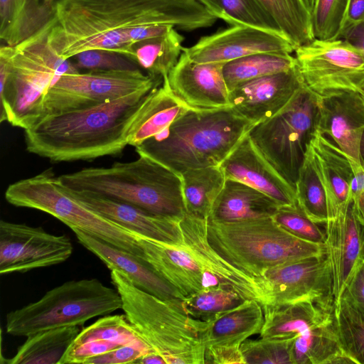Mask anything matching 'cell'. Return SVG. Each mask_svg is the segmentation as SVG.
<instances>
[{"instance_id": "obj_1", "label": "cell", "mask_w": 364, "mask_h": 364, "mask_svg": "<svg viewBox=\"0 0 364 364\" xmlns=\"http://www.w3.org/2000/svg\"><path fill=\"white\" fill-rule=\"evenodd\" d=\"M54 17L49 43L65 59L105 50L134 60L137 28L169 24L193 31L217 20L196 0H56Z\"/></svg>"}, {"instance_id": "obj_2", "label": "cell", "mask_w": 364, "mask_h": 364, "mask_svg": "<svg viewBox=\"0 0 364 364\" xmlns=\"http://www.w3.org/2000/svg\"><path fill=\"white\" fill-rule=\"evenodd\" d=\"M144 87L93 107L46 116L25 130L28 152L55 162L92 160L119 154L150 92Z\"/></svg>"}, {"instance_id": "obj_3", "label": "cell", "mask_w": 364, "mask_h": 364, "mask_svg": "<svg viewBox=\"0 0 364 364\" xmlns=\"http://www.w3.org/2000/svg\"><path fill=\"white\" fill-rule=\"evenodd\" d=\"M257 123L232 107L189 108L164 131L135 147L181 175L186 170L220 166Z\"/></svg>"}, {"instance_id": "obj_4", "label": "cell", "mask_w": 364, "mask_h": 364, "mask_svg": "<svg viewBox=\"0 0 364 364\" xmlns=\"http://www.w3.org/2000/svg\"><path fill=\"white\" fill-rule=\"evenodd\" d=\"M58 177L69 189L93 192L154 215L181 220L186 213L181 175L142 154L132 161Z\"/></svg>"}, {"instance_id": "obj_5", "label": "cell", "mask_w": 364, "mask_h": 364, "mask_svg": "<svg viewBox=\"0 0 364 364\" xmlns=\"http://www.w3.org/2000/svg\"><path fill=\"white\" fill-rule=\"evenodd\" d=\"M53 16L34 34L12 46L9 74L0 87V122L7 121L24 130L43 114L44 98L64 74L79 70L69 59L61 58L49 43Z\"/></svg>"}, {"instance_id": "obj_6", "label": "cell", "mask_w": 364, "mask_h": 364, "mask_svg": "<svg viewBox=\"0 0 364 364\" xmlns=\"http://www.w3.org/2000/svg\"><path fill=\"white\" fill-rule=\"evenodd\" d=\"M125 316L166 364H205V349L181 301L161 299L136 286L125 274L110 270Z\"/></svg>"}, {"instance_id": "obj_7", "label": "cell", "mask_w": 364, "mask_h": 364, "mask_svg": "<svg viewBox=\"0 0 364 364\" xmlns=\"http://www.w3.org/2000/svg\"><path fill=\"white\" fill-rule=\"evenodd\" d=\"M207 235L223 258L257 279L277 265L326 252L325 245L291 235L272 217L231 222L208 220Z\"/></svg>"}, {"instance_id": "obj_8", "label": "cell", "mask_w": 364, "mask_h": 364, "mask_svg": "<svg viewBox=\"0 0 364 364\" xmlns=\"http://www.w3.org/2000/svg\"><path fill=\"white\" fill-rule=\"evenodd\" d=\"M122 307L117 290L97 279L68 281L47 291L40 299L9 312L6 332L25 336L63 326H79L97 316Z\"/></svg>"}, {"instance_id": "obj_9", "label": "cell", "mask_w": 364, "mask_h": 364, "mask_svg": "<svg viewBox=\"0 0 364 364\" xmlns=\"http://www.w3.org/2000/svg\"><path fill=\"white\" fill-rule=\"evenodd\" d=\"M5 198L14 206L45 212L72 230H80L143 259L138 241L140 234L107 219L77 200L51 169L9 185Z\"/></svg>"}, {"instance_id": "obj_10", "label": "cell", "mask_w": 364, "mask_h": 364, "mask_svg": "<svg viewBox=\"0 0 364 364\" xmlns=\"http://www.w3.org/2000/svg\"><path fill=\"white\" fill-rule=\"evenodd\" d=\"M317 114L318 95L304 83L279 112L248 132L257 149L294 191L316 132Z\"/></svg>"}, {"instance_id": "obj_11", "label": "cell", "mask_w": 364, "mask_h": 364, "mask_svg": "<svg viewBox=\"0 0 364 364\" xmlns=\"http://www.w3.org/2000/svg\"><path fill=\"white\" fill-rule=\"evenodd\" d=\"M162 83L163 78L152 77L141 69L92 70L84 73L64 74L46 95L41 119L51 114L93 107L144 87Z\"/></svg>"}, {"instance_id": "obj_12", "label": "cell", "mask_w": 364, "mask_h": 364, "mask_svg": "<svg viewBox=\"0 0 364 364\" xmlns=\"http://www.w3.org/2000/svg\"><path fill=\"white\" fill-rule=\"evenodd\" d=\"M294 52L304 83L317 95L352 91L364 97V55L346 40L314 38Z\"/></svg>"}, {"instance_id": "obj_13", "label": "cell", "mask_w": 364, "mask_h": 364, "mask_svg": "<svg viewBox=\"0 0 364 364\" xmlns=\"http://www.w3.org/2000/svg\"><path fill=\"white\" fill-rule=\"evenodd\" d=\"M257 280L262 291V306L333 299L326 252L273 267Z\"/></svg>"}, {"instance_id": "obj_14", "label": "cell", "mask_w": 364, "mask_h": 364, "mask_svg": "<svg viewBox=\"0 0 364 364\" xmlns=\"http://www.w3.org/2000/svg\"><path fill=\"white\" fill-rule=\"evenodd\" d=\"M65 235H53L41 227L0 221V274L26 272L60 264L72 255Z\"/></svg>"}, {"instance_id": "obj_15", "label": "cell", "mask_w": 364, "mask_h": 364, "mask_svg": "<svg viewBox=\"0 0 364 364\" xmlns=\"http://www.w3.org/2000/svg\"><path fill=\"white\" fill-rule=\"evenodd\" d=\"M295 47L285 37L247 26H232L199 41L183 51L198 63H221L259 53H291Z\"/></svg>"}, {"instance_id": "obj_16", "label": "cell", "mask_w": 364, "mask_h": 364, "mask_svg": "<svg viewBox=\"0 0 364 364\" xmlns=\"http://www.w3.org/2000/svg\"><path fill=\"white\" fill-rule=\"evenodd\" d=\"M208 219L186 213L180 221L183 247L189 252L206 277V285L223 284L244 299L262 302V291L257 278L234 267L210 244L207 235Z\"/></svg>"}, {"instance_id": "obj_17", "label": "cell", "mask_w": 364, "mask_h": 364, "mask_svg": "<svg viewBox=\"0 0 364 364\" xmlns=\"http://www.w3.org/2000/svg\"><path fill=\"white\" fill-rule=\"evenodd\" d=\"M223 65L195 62L183 51L177 64L163 81L172 94L190 108L212 109L231 107Z\"/></svg>"}, {"instance_id": "obj_18", "label": "cell", "mask_w": 364, "mask_h": 364, "mask_svg": "<svg viewBox=\"0 0 364 364\" xmlns=\"http://www.w3.org/2000/svg\"><path fill=\"white\" fill-rule=\"evenodd\" d=\"M325 225L332 295L333 302H336L364 261V227L354 210L352 200L347 210L328 217Z\"/></svg>"}, {"instance_id": "obj_19", "label": "cell", "mask_w": 364, "mask_h": 364, "mask_svg": "<svg viewBox=\"0 0 364 364\" xmlns=\"http://www.w3.org/2000/svg\"><path fill=\"white\" fill-rule=\"evenodd\" d=\"M316 132L326 136L351 159L360 163L364 132V97L341 91L318 95Z\"/></svg>"}, {"instance_id": "obj_20", "label": "cell", "mask_w": 364, "mask_h": 364, "mask_svg": "<svg viewBox=\"0 0 364 364\" xmlns=\"http://www.w3.org/2000/svg\"><path fill=\"white\" fill-rule=\"evenodd\" d=\"M304 84L297 65L289 70L244 82L229 91L230 106L255 123L279 112Z\"/></svg>"}, {"instance_id": "obj_21", "label": "cell", "mask_w": 364, "mask_h": 364, "mask_svg": "<svg viewBox=\"0 0 364 364\" xmlns=\"http://www.w3.org/2000/svg\"><path fill=\"white\" fill-rule=\"evenodd\" d=\"M226 179L248 185L282 206L297 205L294 189L257 149L247 133L220 164Z\"/></svg>"}, {"instance_id": "obj_22", "label": "cell", "mask_w": 364, "mask_h": 364, "mask_svg": "<svg viewBox=\"0 0 364 364\" xmlns=\"http://www.w3.org/2000/svg\"><path fill=\"white\" fill-rule=\"evenodd\" d=\"M65 188L86 206L127 229L171 245H183L181 220L154 215L136 206L93 192Z\"/></svg>"}, {"instance_id": "obj_23", "label": "cell", "mask_w": 364, "mask_h": 364, "mask_svg": "<svg viewBox=\"0 0 364 364\" xmlns=\"http://www.w3.org/2000/svg\"><path fill=\"white\" fill-rule=\"evenodd\" d=\"M144 342L124 314H108L80 331L60 364H89L119 348Z\"/></svg>"}, {"instance_id": "obj_24", "label": "cell", "mask_w": 364, "mask_h": 364, "mask_svg": "<svg viewBox=\"0 0 364 364\" xmlns=\"http://www.w3.org/2000/svg\"><path fill=\"white\" fill-rule=\"evenodd\" d=\"M205 349L223 346H241L249 337L259 334L264 322L261 304L246 299L240 304L216 314L208 320L189 316Z\"/></svg>"}, {"instance_id": "obj_25", "label": "cell", "mask_w": 364, "mask_h": 364, "mask_svg": "<svg viewBox=\"0 0 364 364\" xmlns=\"http://www.w3.org/2000/svg\"><path fill=\"white\" fill-rule=\"evenodd\" d=\"M143 259L184 297L205 287V274L183 245L178 247L140 235Z\"/></svg>"}, {"instance_id": "obj_26", "label": "cell", "mask_w": 364, "mask_h": 364, "mask_svg": "<svg viewBox=\"0 0 364 364\" xmlns=\"http://www.w3.org/2000/svg\"><path fill=\"white\" fill-rule=\"evenodd\" d=\"M77 241L110 269L127 275L139 288L161 299L178 301L185 297L161 278L142 259L80 230H73Z\"/></svg>"}, {"instance_id": "obj_27", "label": "cell", "mask_w": 364, "mask_h": 364, "mask_svg": "<svg viewBox=\"0 0 364 364\" xmlns=\"http://www.w3.org/2000/svg\"><path fill=\"white\" fill-rule=\"evenodd\" d=\"M311 145L326 188L328 216L348 209L351 203L350 186L353 174L350 157L317 132Z\"/></svg>"}, {"instance_id": "obj_28", "label": "cell", "mask_w": 364, "mask_h": 364, "mask_svg": "<svg viewBox=\"0 0 364 364\" xmlns=\"http://www.w3.org/2000/svg\"><path fill=\"white\" fill-rule=\"evenodd\" d=\"M279 207L267 194L243 183L226 179L208 220L231 222L272 217Z\"/></svg>"}, {"instance_id": "obj_29", "label": "cell", "mask_w": 364, "mask_h": 364, "mask_svg": "<svg viewBox=\"0 0 364 364\" xmlns=\"http://www.w3.org/2000/svg\"><path fill=\"white\" fill-rule=\"evenodd\" d=\"M333 299L262 306V338H294L333 309Z\"/></svg>"}, {"instance_id": "obj_30", "label": "cell", "mask_w": 364, "mask_h": 364, "mask_svg": "<svg viewBox=\"0 0 364 364\" xmlns=\"http://www.w3.org/2000/svg\"><path fill=\"white\" fill-rule=\"evenodd\" d=\"M190 107L178 100L167 84L155 87L141 107L129 133L128 144L136 147L158 135Z\"/></svg>"}, {"instance_id": "obj_31", "label": "cell", "mask_w": 364, "mask_h": 364, "mask_svg": "<svg viewBox=\"0 0 364 364\" xmlns=\"http://www.w3.org/2000/svg\"><path fill=\"white\" fill-rule=\"evenodd\" d=\"M54 4L41 0H0L1 39L11 46L26 40L54 16Z\"/></svg>"}, {"instance_id": "obj_32", "label": "cell", "mask_w": 364, "mask_h": 364, "mask_svg": "<svg viewBox=\"0 0 364 364\" xmlns=\"http://www.w3.org/2000/svg\"><path fill=\"white\" fill-rule=\"evenodd\" d=\"M78 326L41 331L27 336L9 364H60L68 348L80 333Z\"/></svg>"}, {"instance_id": "obj_33", "label": "cell", "mask_w": 364, "mask_h": 364, "mask_svg": "<svg viewBox=\"0 0 364 364\" xmlns=\"http://www.w3.org/2000/svg\"><path fill=\"white\" fill-rule=\"evenodd\" d=\"M186 213L208 219L225 177L220 166L186 170L181 175Z\"/></svg>"}, {"instance_id": "obj_34", "label": "cell", "mask_w": 364, "mask_h": 364, "mask_svg": "<svg viewBox=\"0 0 364 364\" xmlns=\"http://www.w3.org/2000/svg\"><path fill=\"white\" fill-rule=\"evenodd\" d=\"M183 40L173 27L162 36L136 44L134 60L146 74L164 79L177 64Z\"/></svg>"}, {"instance_id": "obj_35", "label": "cell", "mask_w": 364, "mask_h": 364, "mask_svg": "<svg viewBox=\"0 0 364 364\" xmlns=\"http://www.w3.org/2000/svg\"><path fill=\"white\" fill-rule=\"evenodd\" d=\"M297 65L295 57L284 52L259 53L224 63L223 72L229 91L244 82L287 71Z\"/></svg>"}, {"instance_id": "obj_36", "label": "cell", "mask_w": 364, "mask_h": 364, "mask_svg": "<svg viewBox=\"0 0 364 364\" xmlns=\"http://www.w3.org/2000/svg\"><path fill=\"white\" fill-rule=\"evenodd\" d=\"M296 203L302 212L317 224L328 220V200L311 145L308 148L295 187Z\"/></svg>"}, {"instance_id": "obj_37", "label": "cell", "mask_w": 364, "mask_h": 364, "mask_svg": "<svg viewBox=\"0 0 364 364\" xmlns=\"http://www.w3.org/2000/svg\"><path fill=\"white\" fill-rule=\"evenodd\" d=\"M295 48L315 38L311 14L302 0H257Z\"/></svg>"}, {"instance_id": "obj_38", "label": "cell", "mask_w": 364, "mask_h": 364, "mask_svg": "<svg viewBox=\"0 0 364 364\" xmlns=\"http://www.w3.org/2000/svg\"><path fill=\"white\" fill-rule=\"evenodd\" d=\"M213 16L231 26H247L282 36L274 20L257 0H196Z\"/></svg>"}, {"instance_id": "obj_39", "label": "cell", "mask_w": 364, "mask_h": 364, "mask_svg": "<svg viewBox=\"0 0 364 364\" xmlns=\"http://www.w3.org/2000/svg\"><path fill=\"white\" fill-rule=\"evenodd\" d=\"M339 337L355 364H364V310L341 296L333 302Z\"/></svg>"}, {"instance_id": "obj_40", "label": "cell", "mask_w": 364, "mask_h": 364, "mask_svg": "<svg viewBox=\"0 0 364 364\" xmlns=\"http://www.w3.org/2000/svg\"><path fill=\"white\" fill-rule=\"evenodd\" d=\"M244 300L246 299L229 287L218 284L204 287L186 296L181 301V306L188 316L205 321L240 304Z\"/></svg>"}, {"instance_id": "obj_41", "label": "cell", "mask_w": 364, "mask_h": 364, "mask_svg": "<svg viewBox=\"0 0 364 364\" xmlns=\"http://www.w3.org/2000/svg\"><path fill=\"white\" fill-rule=\"evenodd\" d=\"M294 338H262L247 339L240 348L249 364H293L292 345Z\"/></svg>"}, {"instance_id": "obj_42", "label": "cell", "mask_w": 364, "mask_h": 364, "mask_svg": "<svg viewBox=\"0 0 364 364\" xmlns=\"http://www.w3.org/2000/svg\"><path fill=\"white\" fill-rule=\"evenodd\" d=\"M348 2L349 0H316L311 12L315 38L339 39Z\"/></svg>"}, {"instance_id": "obj_43", "label": "cell", "mask_w": 364, "mask_h": 364, "mask_svg": "<svg viewBox=\"0 0 364 364\" xmlns=\"http://www.w3.org/2000/svg\"><path fill=\"white\" fill-rule=\"evenodd\" d=\"M272 218L291 235L305 241L325 245V232L302 212L298 205L279 207Z\"/></svg>"}, {"instance_id": "obj_44", "label": "cell", "mask_w": 364, "mask_h": 364, "mask_svg": "<svg viewBox=\"0 0 364 364\" xmlns=\"http://www.w3.org/2000/svg\"><path fill=\"white\" fill-rule=\"evenodd\" d=\"M77 68L105 70H134L141 69L132 58L119 53L105 50H90L73 57Z\"/></svg>"}, {"instance_id": "obj_45", "label": "cell", "mask_w": 364, "mask_h": 364, "mask_svg": "<svg viewBox=\"0 0 364 364\" xmlns=\"http://www.w3.org/2000/svg\"><path fill=\"white\" fill-rule=\"evenodd\" d=\"M205 363L246 364L240 346L210 348L205 352Z\"/></svg>"}, {"instance_id": "obj_46", "label": "cell", "mask_w": 364, "mask_h": 364, "mask_svg": "<svg viewBox=\"0 0 364 364\" xmlns=\"http://www.w3.org/2000/svg\"><path fill=\"white\" fill-rule=\"evenodd\" d=\"M364 21V0H349L339 39L351 28Z\"/></svg>"}, {"instance_id": "obj_47", "label": "cell", "mask_w": 364, "mask_h": 364, "mask_svg": "<svg viewBox=\"0 0 364 364\" xmlns=\"http://www.w3.org/2000/svg\"><path fill=\"white\" fill-rule=\"evenodd\" d=\"M341 38L355 47L364 55V21L351 28Z\"/></svg>"}, {"instance_id": "obj_48", "label": "cell", "mask_w": 364, "mask_h": 364, "mask_svg": "<svg viewBox=\"0 0 364 364\" xmlns=\"http://www.w3.org/2000/svg\"><path fill=\"white\" fill-rule=\"evenodd\" d=\"M136 363L140 364H150V363H157V364H166L164 359L157 354L156 353H151L146 354L139 358Z\"/></svg>"}, {"instance_id": "obj_49", "label": "cell", "mask_w": 364, "mask_h": 364, "mask_svg": "<svg viewBox=\"0 0 364 364\" xmlns=\"http://www.w3.org/2000/svg\"><path fill=\"white\" fill-rule=\"evenodd\" d=\"M360 159L361 164L364 166V132L363 133L360 146Z\"/></svg>"}, {"instance_id": "obj_50", "label": "cell", "mask_w": 364, "mask_h": 364, "mask_svg": "<svg viewBox=\"0 0 364 364\" xmlns=\"http://www.w3.org/2000/svg\"><path fill=\"white\" fill-rule=\"evenodd\" d=\"M302 1L304 2V5L306 6V7L307 8V9L309 10V11L311 14L316 0H302Z\"/></svg>"}, {"instance_id": "obj_51", "label": "cell", "mask_w": 364, "mask_h": 364, "mask_svg": "<svg viewBox=\"0 0 364 364\" xmlns=\"http://www.w3.org/2000/svg\"><path fill=\"white\" fill-rule=\"evenodd\" d=\"M41 1L46 4L53 5L55 4V0H41Z\"/></svg>"}, {"instance_id": "obj_52", "label": "cell", "mask_w": 364, "mask_h": 364, "mask_svg": "<svg viewBox=\"0 0 364 364\" xmlns=\"http://www.w3.org/2000/svg\"><path fill=\"white\" fill-rule=\"evenodd\" d=\"M363 265H364V261H363Z\"/></svg>"}]
</instances>
